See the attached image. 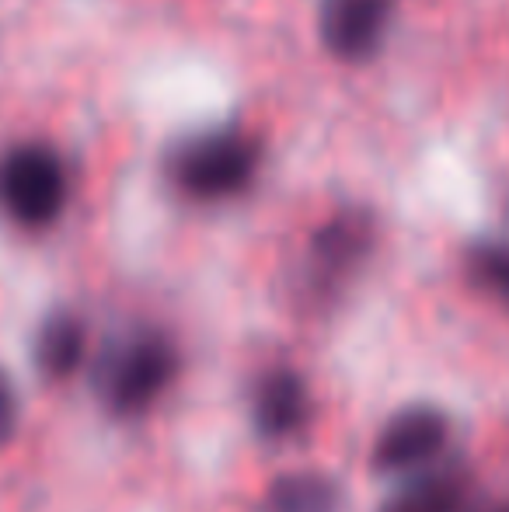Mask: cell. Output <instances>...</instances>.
I'll use <instances>...</instances> for the list:
<instances>
[{
	"label": "cell",
	"mask_w": 509,
	"mask_h": 512,
	"mask_svg": "<svg viewBox=\"0 0 509 512\" xmlns=\"http://www.w3.org/2000/svg\"><path fill=\"white\" fill-rule=\"evenodd\" d=\"M182 373L178 342L157 324H133L119 331L95 359L91 384L98 405L119 422H140L161 405Z\"/></svg>",
	"instance_id": "cell-1"
},
{
	"label": "cell",
	"mask_w": 509,
	"mask_h": 512,
	"mask_svg": "<svg viewBox=\"0 0 509 512\" xmlns=\"http://www.w3.org/2000/svg\"><path fill=\"white\" fill-rule=\"evenodd\" d=\"M258 140L248 129L217 126L192 133L168 157V178L192 203H227L252 189L258 175Z\"/></svg>",
	"instance_id": "cell-2"
},
{
	"label": "cell",
	"mask_w": 509,
	"mask_h": 512,
	"mask_svg": "<svg viewBox=\"0 0 509 512\" xmlns=\"http://www.w3.org/2000/svg\"><path fill=\"white\" fill-rule=\"evenodd\" d=\"M70 203L67 161L49 143H14L0 157V213L14 227L39 234L63 216Z\"/></svg>",
	"instance_id": "cell-3"
},
{
	"label": "cell",
	"mask_w": 509,
	"mask_h": 512,
	"mask_svg": "<svg viewBox=\"0 0 509 512\" xmlns=\"http://www.w3.org/2000/svg\"><path fill=\"white\" fill-rule=\"evenodd\" d=\"M457 425L433 401H415L384 418L370 439V467L391 481L412 478L454 457Z\"/></svg>",
	"instance_id": "cell-4"
},
{
	"label": "cell",
	"mask_w": 509,
	"mask_h": 512,
	"mask_svg": "<svg viewBox=\"0 0 509 512\" xmlns=\"http://www.w3.org/2000/svg\"><path fill=\"white\" fill-rule=\"evenodd\" d=\"M377 244V223L367 209H339L311 234L304 258V290L314 304L339 300L363 265L370 262Z\"/></svg>",
	"instance_id": "cell-5"
},
{
	"label": "cell",
	"mask_w": 509,
	"mask_h": 512,
	"mask_svg": "<svg viewBox=\"0 0 509 512\" xmlns=\"http://www.w3.org/2000/svg\"><path fill=\"white\" fill-rule=\"evenodd\" d=\"M248 418L262 443L283 446L300 439L314 422L311 380L297 366H265L248 387Z\"/></svg>",
	"instance_id": "cell-6"
},
{
	"label": "cell",
	"mask_w": 509,
	"mask_h": 512,
	"mask_svg": "<svg viewBox=\"0 0 509 512\" xmlns=\"http://www.w3.org/2000/svg\"><path fill=\"white\" fill-rule=\"evenodd\" d=\"M394 0H321L318 32L342 63H363L381 49L391 28Z\"/></svg>",
	"instance_id": "cell-7"
},
{
	"label": "cell",
	"mask_w": 509,
	"mask_h": 512,
	"mask_svg": "<svg viewBox=\"0 0 509 512\" xmlns=\"http://www.w3.org/2000/svg\"><path fill=\"white\" fill-rule=\"evenodd\" d=\"M478 502V481L457 457L412 478H401L381 499L377 512H468Z\"/></svg>",
	"instance_id": "cell-8"
},
{
	"label": "cell",
	"mask_w": 509,
	"mask_h": 512,
	"mask_svg": "<svg viewBox=\"0 0 509 512\" xmlns=\"http://www.w3.org/2000/svg\"><path fill=\"white\" fill-rule=\"evenodd\" d=\"M91 328L77 310H49L32 335V363L53 384L81 377L91 366Z\"/></svg>",
	"instance_id": "cell-9"
},
{
	"label": "cell",
	"mask_w": 509,
	"mask_h": 512,
	"mask_svg": "<svg viewBox=\"0 0 509 512\" xmlns=\"http://www.w3.org/2000/svg\"><path fill=\"white\" fill-rule=\"evenodd\" d=\"M342 481L318 467H293L265 485L258 512H342Z\"/></svg>",
	"instance_id": "cell-10"
},
{
	"label": "cell",
	"mask_w": 509,
	"mask_h": 512,
	"mask_svg": "<svg viewBox=\"0 0 509 512\" xmlns=\"http://www.w3.org/2000/svg\"><path fill=\"white\" fill-rule=\"evenodd\" d=\"M471 283L509 310V237H478L464 251Z\"/></svg>",
	"instance_id": "cell-11"
},
{
	"label": "cell",
	"mask_w": 509,
	"mask_h": 512,
	"mask_svg": "<svg viewBox=\"0 0 509 512\" xmlns=\"http://www.w3.org/2000/svg\"><path fill=\"white\" fill-rule=\"evenodd\" d=\"M21 429V391L18 380L0 366V450L14 443Z\"/></svg>",
	"instance_id": "cell-12"
},
{
	"label": "cell",
	"mask_w": 509,
	"mask_h": 512,
	"mask_svg": "<svg viewBox=\"0 0 509 512\" xmlns=\"http://www.w3.org/2000/svg\"><path fill=\"white\" fill-rule=\"evenodd\" d=\"M468 512H509V499H489V502H475Z\"/></svg>",
	"instance_id": "cell-13"
}]
</instances>
